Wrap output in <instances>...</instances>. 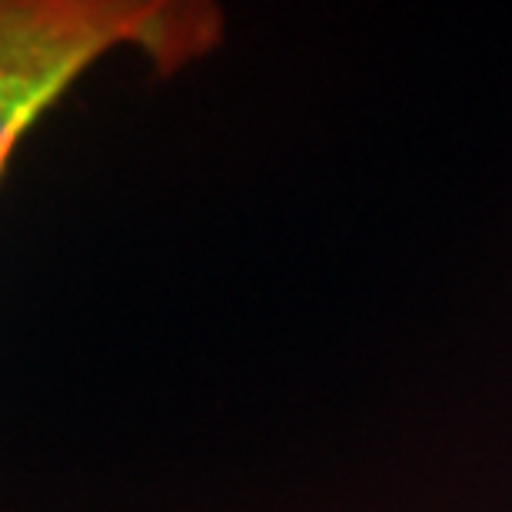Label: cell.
<instances>
[{"mask_svg":"<svg viewBox=\"0 0 512 512\" xmlns=\"http://www.w3.org/2000/svg\"><path fill=\"white\" fill-rule=\"evenodd\" d=\"M223 10L200 0H0V180L27 133L114 50L160 77L213 54Z\"/></svg>","mask_w":512,"mask_h":512,"instance_id":"1","label":"cell"}]
</instances>
